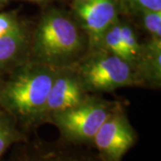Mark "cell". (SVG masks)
<instances>
[{
  "mask_svg": "<svg viewBox=\"0 0 161 161\" xmlns=\"http://www.w3.org/2000/svg\"><path fill=\"white\" fill-rule=\"evenodd\" d=\"M0 1H5V0H0Z\"/></svg>",
  "mask_w": 161,
  "mask_h": 161,
  "instance_id": "d6986e66",
  "label": "cell"
},
{
  "mask_svg": "<svg viewBox=\"0 0 161 161\" xmlns=\"http://www.w3.org/2000/svg\"><path fill=\"white\" fill-rule=\"evenodd\" d=\"M161 42L160 39L153 38L148 45L145 55V70L147 74L156 80H160L161 75Z\"/></svg>",
  "mask_w": 161,
  "mask_h": 161,
  "instance_id": "7c38bea8",
  "label": "cell"
},
{
  "mask_svg": "<svg viewBox=\"0 0 161 161\" xmlns=\"http://www.w3.org/2000/svg\"><path fill=\"white\" fill-rule=\"evenodd\" d=\"M142 10L161 11V0H133Z\"/></svg>",
  "mask_w": 161,
  "mask_h": 161,
  "instance_id": "2e32d148",
  "label": "cell"
},
{
  "mask_svg": "<svg viewBox=\"0 0 161 161\" xmlns=\"http://www.w3.org/2000/svg\"><path fill=\"white\" fill-rule=\"evenodd\" d=\"M14 161H103L99 156L91 157L71 153L61 150H43L38 149L26 151Z\"/></svg>",
  "mask_w": 161,
  "mask_h": 161,
  "instance_id": "9c48e42d",
  "label": "cell"
},
{
  "mask_svg": "<svg viewBox=\"0 0 161 161\" xmlns=\"http://www.w3.org/2000/svg\"><path fill=\"white\" fill-rule=\"evenodd\" d=\"M143 23L146 30L154 38L161 37V11L143 10Z\"/></svg>",
  "mask_w": 161,
  "mask_h": 161,
  "instance_id": "5bb4252c",
  "label": "cell"
},
{
  "mask_svg": "<svg viewBox=\"0 0 161 161\" xmlns=\"http://www.w3.org/2000/svg\"><path fill=\"white\" fill-rule=\"evenodd\" d=\"M137 142V134L125 115L114 112L94 136L92 143L103 161H122Z\"/></svg>",
  "mask_w": 161,
  "mask_h": 161,
  "instance_id": "5b68a950",
  "label": "cell"
},
{
  "mask_svg": "<svg viewBox=\"0 0 161 161\" xmlns=\"http://www.w3.org/2000/svg\"><path fill=\"white\" fill-rule=\"evenodd\" d=\"M32 45L36 62L54 67L79 56L83 48V37L69 17L50 12L40 20Z\"/></svg>",
  "mask_w": 161,
  "mask_h": 161,
  "instance_id": "7a4b0ae2",
  "label": "cell"
},
{
  "mask_svg": "<svg viewBox=\"0 0 161 161\" xmlns=\"http://www.w3.org/2000/svg\"><path fill=\"white\" fill-rule=\"evenodd\" d=\"M31 1H43V0H31Z\"/></svg>",
  "mask_w": 161,
  "mask_h": 161,
  "instance_id": "ac0fdd59",
  "label": "cell"
},
{
  "mask_svg": "<svg viewBox=\"0 0 161 161\" xmlns=\"http://www.w3.org/2000/svg\"><path fill=\"white\" fill-rule=\"evenodd\" d=\"M25 42V31L19 23L9 32L0 37V65L6 64L17 58Z\"/></svg>",
  "mask_w": 161,
  "mask_h": 161,
  "instance_id": "ba28073f",
  "label": "cell"
},
{
  "mask_svg": "<svg viewBox=\"0 0 161 161\" xmlns=\"http://www.w3.org/2000/svg\"><path fill=\"white\" fill-rule=\"evenodd\" d=\"M80 80L92 91H110L131 85L136 79L131 63L111 54L97 56L83 64Z\"/></svg>",
  "mask_w": 161,
  "mask_h": 161,
  "instance_id": "277c9868",
  "label": "cell"
},
{
  "mask_svg": "<svg viewBox=\"0 0 161 161\" xmlns=\"http://www.w3.org/2000/svg\"><path fill=\"white\" fill-rule=\"evenodd\" d=\"M23 140V134L14 122L5 114L0 113V158L14 143Z\"/></svg>",
  "mask_w": 161,
  "mask_h": 161,
  "instance_id": "30bf717a",
  "label": "cell"
},
{
  "mask_svg": "<svg viewBox=\"0 0 161 161\" xmlns=\"http://www.w3.org/2000/svg\"><path fill=\"white\" fill-rule=\"evenodd\" d=\"M78 2H83V1H86V0H77Z\"/></svg>",
  "mask_w": 161,
  "mask_h": 161,
  "instance_id": "e0dca14e",
  "label": "cell"
},
{
  "mask_svg": "<svg viewBox=\"0 0 161 161\" xmlns=\"http://www.w3.org/2000/svg\"><path fill=\"white\" fill-rule=\"evenodd\" d=\"M83 84L80 77L58 73L53 80L44 108V117L75 108L84 101Z\"/></svg>",
  "mask_w": 161,
  "mask_h": 161,
  "instance_id": "52a82bcc",
  "label": "cell"
},
{
  "mask_svg": "<svg viewBox=\"0 0 161 161\" xmlns=\"http://www.w3.org/2000/svg\"><path fill=\"white\" fill-rule=\"evenodd\" d=\"M113 113L106 104L83 101L75 108L51 115L64 139L75 144L92 143L103 123Z\"/></svg>",
  "mask_w": 161,
  "mask_h": 161,
  "instance_id": "3957f363",
  "label": "cell"
},
{
  "mask_svg": "<svg viewBox=\"0 0 161 161\" xmlns=\"http://www.w3.org/2000/svg\"><path fill=\"white\" fill-rule=\"evenodd\" d=\"M101 43H103L105 47L111 54H114L117 57H120L121 58L129 62L126 49H125L123 38H122V34H121L119 23L115 22L109 29L105 32L103 38L101 40Z\"/></svg>",
  "mask_w": 161,
  "mask_h": 161,
  "instance_id": "8fae6325",
  "label": "cell"
},
{
  "mask_svg": "<svg viewBox=\"0 0 161 161\" xmlns=\"http://www.w3.org/2000/svg\"><path fill=\"white\" fill-rule=\"evenodd\" d=\"M18 23L8 14H0V37L9 32Z\"/></svg>",
  "mask_w": 161,
  "mask_h": 161,
  "instance_id": "9a60e30c",
  "label": "cell"
},
{
  "mask_svg": "<svg viewBox=\"0 0 161 161\" xmlns=\"http://www.w3.org/2000/svg\"><path fill=\"white\" fill-rule=\"evenodd\" d=\"M76 13L92 46L101 43L105 32L116 22L115 0H86L79 2Z\"/></svg>",
  "mask_w": 161,
  "mask_h": 161,
  "instance_id": "8992f818",
  "label": "cell"
},
{
  "mask_svg": "<svg viewBox=\"0 0 161 161\" xmlns=\"http://www.w3.org/2000/svg\"><path fill=\"white\" fill-rule=\"evenodd\" d=\"M120 29L123 41L129 58V62L132 63V61L136 60L141 55V46L139 44L136 35L134 34L133 31L130 26L120 24Z\"/></svg>",
  "mask_w": 161,
  "mask_h": 161,
  "instance_id": "4fadbf2b",
  "label": "cell"
},
{
  "mask_svg": "<svg viewBox=\"0 0 161 161\" xmlns=\"http://www.w3.org/2000/svg\"><path fill=\"white\" fill-rule=\"evenodd\" d=\"M58 72L38 63L18 71L5 87L3 98L7 109L25 125L44 118V108Z\"/></svg>",
  "mask_w": 161,
  "mask_h": 161,
  "instance_id": "6da1fadb",
  "label": "cell"
}]
</instances>
